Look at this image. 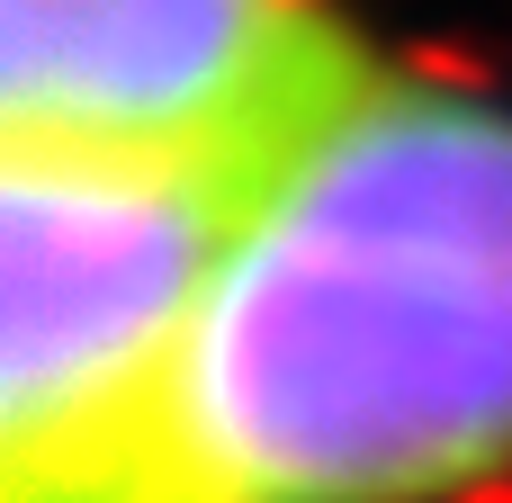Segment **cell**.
<instances>
[{"label":"cell","instance_id":"6da1fadb","mask_svg":"<svg viewBox=\"0 0 512 503\" xmlns=\"http://www.w3.org/2000/svg\"><path fill=\"white\" fill-rule=\"evenodd\" d=\"M486 486H512V99L378 72L252 180L153 432L90 503Z\"/></svg>","mask_w":512,"mask_h":503},{"label":"cell","instance_id":"7a4b0ae2","mask_svg":"<svg viewBox=\"0 0 512 503\" xmlns=\"http://www.w3.org/2000/svg\"><path fill=\"white\" fill-rule=\"evenodd\" d=\"M252 180L0 144V503H90L153 432Z\"/></svg>","mask_w":512,"mask_h":503},{"label":"cell","instance_id":"3957f363","mask_svg":"<svg viewBox=\"0 0 512 503\" xmlns=\"http://www.w3.org/2000/svg\"><path fill=\"white\" fill-rule=\"evenodd\" d=\"M378 72L333 0H0V126L18 153L261 180Z\"/></svg>","mask_w":512,"mask_h":503}]
</instances>
